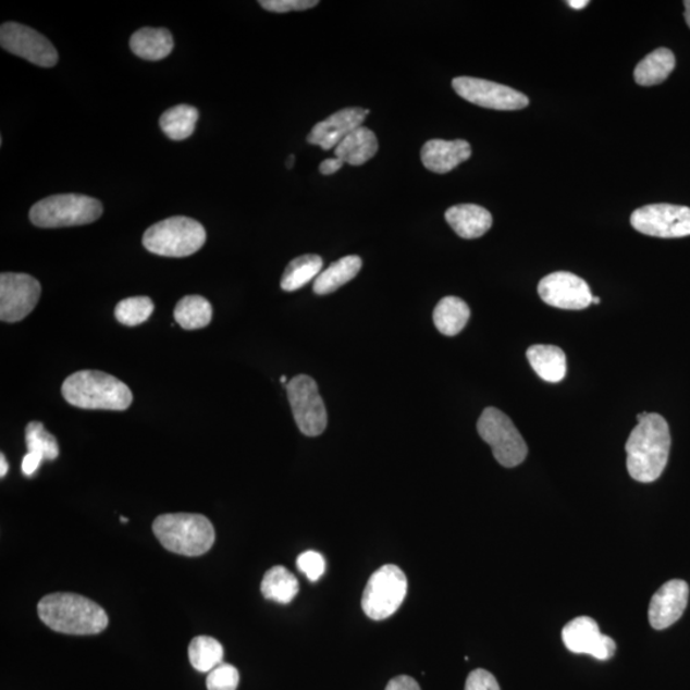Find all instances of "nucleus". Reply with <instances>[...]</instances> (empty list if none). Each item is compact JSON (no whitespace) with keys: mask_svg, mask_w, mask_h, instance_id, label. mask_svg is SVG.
Returning a JSON list of instances; mask_svg holds the SVG:
<instances>
[{"mask_svg":"<svg viewBox=\"0 0 690 690\" xmlns=\"http://www.w3.org/2000/svg\"><path fill=\"white\" fill-rule=\"evenodd\" d=\"M539 295L549 306L562 310H584L592 304V292L582 278L568 271H556L542 279Z\"/></svg>","mask_w":690,"mask_h":690,"instance_id":"14","label":"nucleus"},{"mask_svg":"<svg viewBox=\"0 0 690 690\" xmlns=\"http://www.w3.org/2000/svg\"><path fill=\"white\" fill-rule=\"evenodd\" d=\"M131 50L146 61L164 60L174 48L173 36L167 28H139L130 40Z\"/></svg>","mask_w":690,"mask_h":690,"instance_id":"22","label":"nucleus"},{"mask_svg":"<svg viewBox=\"0 0 690 690\" xmlns=\"http://www.w3.org/2000/svg\"><path fill=\"white\" fill-rule=\"evenodd\" d=\"M527 358L534 372L546 383H560L567 375V357L555 345H532L527 350Z\"/></svg>","mask_w":690,"mask_h":690,"instance_id":"20","label":"nucleus"},{"mask_svg":"<svg viewBox=\"0 0 690 690\" xmlns=\"http://www.w3.org/2000/svg\"><path fill=\"white\" fill-rule=\"evenodd\" d=\"M293 164H295V157H289L288 159V163H286V167H288V169H292Z\"/></svg>","mask_w":690,"mask_h":690,"instance_id":"43","label":"nucleus"},{"mask_svg":"<svg viewBox=\"0 0 690 690\" xmlns=\"http://www.w3.org/2000/svg\"><path fill=\"white\" fill-rule=\"evenodd\" d=\"M637 232L657 238L690 236V209L670 204H655L637 209L630 217Z\"/></svg>","mask_w":690,"mask_h":690,"instance_id":"10","label":"nucleus"},{"mask_svg":"<svg viewBox=\"0 0 690 690\" xmlns=\"http://www.w3.org/2000/svg\"><path fill=\"white\" fill-rule=\"evenodd\" d=\"M447 224L460 238L476 239L486 234L493 226L490 211L475 204L457 205L445 212Z\"/></svg>","mask_w":690,"mask_h":690,"instance_id":"19","label":"nucleus"},{"mask_svg":"<svg viewBox=\"0 0 690 690\" xmlns=\"http://www.w3.org/2000/svg\"><path fill=\"white\" fill-rule=\"evenodd\" d=\"M223 645L215 638L196 637L188 645L189 663L197 671L210 673L214 670L218 665L223 663Z\"/></svg>","mask_w":690,"mask_h":690,"instance_id":"30","label":"nucleus"},{"mask_svg":"<svg viewBox=\"0 0 690 690\" xmlns=\"http://www.w3.org/2000/svg\"><path fill=\"white\" fill-rule=\"evenodd\" d=\"M379 143L377 135L367 127H359L345 137L335 148V158L344 163L359 167L377 156Z\"/></svg>","mask_w":690,"mask_h":690,"instance_id":"21","label":"nucleus"},{"mask_svg":"<svg viewBox=\"0 0 690 690\" xmlns=\"http://www.w3.org/2000/svg\"><path fill=\"white\" fill-rule=\"evenodd\" d=\"M385 690H421V688L414 678L408 677V675H399V677L389 681Z\"/></svg>","mask_w":690,"mask_h":690,"instance_id":"37","label":"nucleus"},{"mask_svg":"<svg viewBox=\"0 0 690 690\" xmlns=\"http://www.w3.org/2000/svg\"><path fill=\"white\" fill-rule=\"evenodd\" d=\"M102 205L97 198L64 194L42 198L30 210L32 223L39 227H64L97 222Z\"/></svg>","mask_w":690,"mask_h":690,"instance_id":"6","label":"nucleus"},{"mask_svg":"<svg viewBox=\"0 0 690 690\" xmlns=\"http://www.w3.org/2000/svg\"><path fill=\"white\" fill-rule=\"evenodd\" d=\"M286 381H288V379H286V377H282L281 378V383L286 385V384H288V383H286Z\"/></svg>","mask_w":690,"mask_h":690,"instance_id":"45","label":"nucleus"},{"mask_svg":"<svg viewBox=\"0 0 690 690\" xmlns=\"http://www.w3.org/2000/svg\"><path fill=\"white\" fill-rule=\"evenodd\" d=\"M453 89L460 98L486 109L520 110L530 104V99L525 94L514 90L509 86L482 78H454Z\"/></svg>","mask_w":690,"mask_h":690,"instance_id":"12","label":"nucleus"},{"mask_svg":"<svg viewBox=\"0 0 690 690\" xmlns=\"http://www.w3.org/2000/svg\"><path fill=\"white\" fill-rule=\"evenodd\" d=\"M207 231L197 220L173 217L153 224L145 232L143 245L149 252L164 257H187L200 251Z\"/></svg>","mask_w":690,"mask_h":690,"instance_id":"5","label":"nucleus"},{"mask_svg":"<svg viewBox=\"0 0 690 690\" xmlns=\"http://www.w3.org/2000/svg\"><path fill=\"white\" fill-rule=\"evenodd\" d=\"M477 431L484 443L493 449L497 464L505 468L522 465L528 454V446L522 435L508 416L494 407L483 410Z\"/></svg>","mask_w":690,"mask_h":690,"instance_id":"7","label":"nucleus"},{"mask_svg":"<svg viewBox=\"0 0 690 690\" xmlns=\"http://www.w3.org/2000/svg\"><path fill=\"white\" fill-rule=\"evenodd\" d=\"M465 690H501L493 674L477 669L468 675Z\"/></svg>","mask_w":690,"mask_h":690,"instance_id":"36","label":"nucleus"},{"mask_svg":"<svg viewBox=\"0 0 690 690\" xmlns=\"http://www.w3.org/2000/svg\"><path fill=\"white\" fill-rule=\"evenodd\" d=\"M152 531L168 552L183 556L207 554L214 545V526L201 514H163L153 520Z\"/></svg>","mask_w":690,"mask_h":690,"instance_id":"4","label":"nucleus"},{"mask_svg":"<svg viewBox=\"0 0 690 690\" xmlns=\"http://www.w3.org/2000/svg\"><path fill=\"white\" fill-rule=\"evenodd\" d=\"M152 299L145 296L130 297L121 300L115 307V319L122 325L137 326L150 319L153 312Z\"/></svg>","mask_w":690,"mask_h":690,"instance_id":"32","label":"nucleus"},{"mask_svg":"<svg viewBox=\"0 0 690 690\" xmlns=\"http://www.w3.org/2000/svg\"><path fill=\"white\" fill-rule=\"evenodd\" d=\"M0 46L9 53L44 69L54 67L60 60L56 47L46 36L16 22H7L0 27Z\"/></svg>","mask_w":690,"mask_h":690,"instance_id":"11","label":"nucleus"},{"mask_svg":"<svg viewBox=\"0 0 690 690\" xmlns=\"http://www.w3.org/2000/svg\"><path fill=\"white\" fill-rule=\"evenodd\" d=\"M299 584L292 572L278 565L263 576L261 582L262 596L275 601L278 604H289L297 596Z\"/></svg>","mask_w":690,"mask_h":690,"instance_id":"27","label":"nucleus"},{"mask_svg":"<svg viewBox=\"0 0 690 690\" xmlns=\"http://www.w3.org/2000/svg\"><path fill=\"white\" fill-rule=\"evenodd\" d=\"M121 522H122V523H127V522H128V519H127V518H124V517H121Z\"/></svg>","mask_w":690,"mask_h":690,"instance_id":"46","label":"nucleus"},{"mask_svg":"<svg viewBox=\"0 0 690 690\" xmlns=\"http://www.w3.org/2000/svg\"><path fill=\"white\" fill-rule=\"evenodd\" d=\"M677 60L670 49L660 48L638 63L634 79L638 85L649 87L663 84L671 75Z\"/></svg>","mask_w":690,"mask_h":690,"instance_id":"24","label":"nucleus"},{"mask_svg":"<svg viewBox=\"0 0 690 690\" xmlns=\"http://www.w3.org/2000/svg\"><path fill=\"white\" fill-rule=\"evenodd\" d=\"M472 156L471 145L465 139L445 141V139H430L423 145L421 160L426 169L438 174L453 171L465 163Z\"/></svg>","mask_w":690,"mask_h":690,"instance_id":"18","label":"nucleus"},{"mask_svg":"<svg viewBox=\"0 0 690 690\" xmlns=\"http://www.w3.org/2000/svg\"><path fill=\"white\" fill-rule=\"evenodd\" d=\"M42 460L44 459L40 455L27 452L24 459H22V473L27 477H32L36 473V471H38Z\"/></svg>","mask_w":690,"mask_h":690,"instance_id":"38","label":"nucleus"},{"mask_svg":"<svg viewBox=\"0 0 690 690\" xmlns=\"http://www.w3.org/2000/svg\"><path fill=\"white\" fill-rule=\"evenodd\" d=\"M239 686V671L231 664L222 663L208 675V690H237Z\"/></svg>","mask_w":690,"mask_h":690,"instance_id":"33","label":"nucleus"},{"mask_svg":"<svg viewBox=\"0 0 690 690\" xmlns=\"http://www.w3.org/2000/svg\"><path fill=\"white\" fill-rule=\"evenodd\" d=\"M565 648L577 655H590L600 661L614 656L616 644L612 637L601 633L596 620L590 616H579L562 631Z\"/></svg>","mask_w":690,"mask_h":690,"instance_id":"15","label":"nucleus"},{"mask_svg":"<svg viewBox=\"0 0 690 690\" xmlns=\"http://www.w3.org/2000/svg\"><path fill=\"white\" fill-rule=\"evenodd\" d=\"M685 7H686V13H685V17L687 21V24L690 28V0H687V2H685Z\"/></svg>","mask_w":690,"mask_h":690,"instance_id":"42","label":"nucleus"},{"mask_svg":"<svg viewBox=\"0 0 690 690\" xmlns=\"http://www.w3.org/2000/svg\"><path fill=\"white\" fill-rule=\"evenodd\" d=\"M25 442L28 453L40 455L44 460H56L60 455V446L54 435L39 421L26 426Z\"/></svg>","mask_w":690,"mask_h":690,"instance_id":"31","label":"nucleus"},{"mask_svg":"<svg viewBox=\"0 0 690 690\" xmlns=\"http://www.w3.org/2000/svg\"><path fill=\"white\" fill-rule=\"evenodd\" d=\"M198 116L200 113L195 107H173L160 116V128L169 138L182 141V139L193 136Z\"/></svg>","mask_w":690,"mask_h":690,"instance_id":"28","label":"nucleus"},{"mask_svg":"<svg viewBox=\"0 0 690 690\" xmlns=\"http://www.w3.org/2000/svg\"><path fill=\"white\" fill-rule=\"evenodd\" d=\"M344 164V161L337 158H333V159H326L324 161H322V163L320 164V173L324 174V175H332L336 172H340L342 167Z\"/></svg>","mask_w":690,"mask_h":690,"instance_id":"39","label":"nucleus"},{"mask_svg":"<svg viewBox=\"0 0 690 690\" xmlns=\"http://www.w3.org/2000/svg\"><path fill=\"white\" fill-rule=\"evenodd\" d=\"M324 261L319 255H304L285 268L281 286L284 292H296L321 274Z\"/></svg>","mask_w":690,"mask_h":690,"instance_id":"26","label":"nucleus"},{"mask_svg":"<svg viewBox=\"0 0 690 690\" xmlns=\"http://www.w3.org/2000/svg\"><path fill=\"white\" fill-rule=\"evenodd\" d=\"M259 4L263 10L286 13L293 11H306L311 10L318 5V0H261Z\"/></svg>","mask_w":690,"mask_h":690,"instance_id":"35","label":"nucleus"},{"mask_svg":"<svg viewBox=\"0 0 690 690\" xmlns=\"http://www.w3.org/2000/svg\"><path fill=\"white\" fill-rule=\"evenodd\" d=\"M471 318V310L464 299L445 297L436 305L434 322L440 333L446 336L458 335Z\"/></svg>","mask_w":690,"mask_h":690,"instance_id":"25","label":"nucleus"},{"mask_svg":"<svg viewBox=\"0 0 690 690\" xmlns=\"http://www.w3.org/2000/svg\"><path fill=\"white\" fill-rule=\"evenodd\" d=\"M689 599V587L680 579L666 582L653 594L649 619L651 627L663 630L677 623L685 614Z\"/></svg>","mask_w":690,"mask_h":690,"instance_id":"17","label":"nucleus"},{"mask_svg":"<svg viewBox=\"0 0 690 690\" xmlns=\"http://www.w3.org/2000/svg\"><path fill=\"white\" fill-rule=\"evenodd\" d=\"M39 618L57 633L94 636L108 627V615L97 602L70 592L50 593L40 600Z\"/></svg>","mask_w":690,"mask_h":690,"instance_id":"2","label":"nucleus"},{"mask_svg":"<svg viewBox=\"0 0 690 690\" xmlns=\"http://www.w3.org/2000/svg\"><path fill=\"white\" fill-rule=\"evenodd\" d=\"M9 472V464H7L4 454H0V477H4Z\"/></svg>","mask_w":690,"mask_h":690,"instance_id":"41","label":"nucleus"},{"mask_svg":"<svg viewBox=\"0 0 690 690\" xmlns=\"http://www.w3.org/2000/svg\"><path fill=\"white\" fill-rule=\"evenodd\" d=\"M369 114V109L344 108L330 115L328 120L315 124L307 136V143L318 145L322 150H335L345 137L362 127L366 115Z\"/></svg>","mask_w":690,"mask_h":690,"instance_id":"16","label":"nucleus"},{"mask_svg":"<svg viewBox=\"0 0 690 690\" xmlns=\"http://www.w3.org/2000/svg\"><path fill=\"white\" fill-rule=\"evenodd\" d=\"M285 387L299 431L308 438L320 436L326 430L328 414L316 381L298 375Z\"/></svg>","mask_w":690,"mask_h":690,"instance_id":"9","label":"nucleus"},{"mask_svg":"<svg viewBox=\"0 0 690 690\" xmlns=\"http://www.w3.org/2000/svg\"><path fill=\"white\" fill-rule=\"evenodd\" d=\"M362 268L361 257L356 255L345 256L332 263L326 270L316 278L313 292L316 295L325 296L340 289L341 286L355 279Z\"/></svg>","mask_w":690,"mask_h":690,"instance_id":"23","label":"nucleus"},{"mask_svg":"<svg viewBox=\"0 0 690 690\" xmlns=\"http://www.w3.org/2000/svg\"><path fill=\"white\" fill-rule=\"evenodd\" d=\"M41 285L28 274L3 273L0 275V320L19 322L27 318L38 306Z\"/></svg>","mask_w":690,"mask_h":690,"instance_id":"13","label":"nucleus"},{"mask_svg":"<svg viewBox=\"0 0 690 690\" xmlns=\"http://www.w3.org/2000/svg\"><path fill=\"white\" fill-rule=\"evenodd\" d=\"M62 395L71 406L83 409L126 410L134 402L123 381L93 370L72 373L62 385Z\"/></svg>","mask_w":690,"mask_h":690,"instance_id":"3","label":"nucleus"},{"mask_svg":"<svg viewBox=\"0 0 690 690\" xmlns=\"http://www.w3.org/2000/svg\"><path fill=\"white\" fill-rule=\"evenodd\" d=\"M637 420L626 444L627 468L631 479L650 483L658 480L669 460L670 429L665 418L657 414L643 412Z\"/></svg>","mask_w":690,"mask_h":690,"instance_id":"1","label":"nucleus"},{"mask_svg":"<svg viewBox=\"0 0 690 690\" xmlns=\"http://www.w3.org/2000/svg\"><path fill=\"white\" fill-rule=\"evenodd\" d=\"M174 319L185 330L207 328L212 319V307L202 296L183 297L174 310Z\"/></svg>","mask_w":690,"mask_h":690,"instance_id":"29","label":"nucleus"},{"mask_svg":"<svg viewBox=\"0 0 690 690\" xmlns=\"http://www.w3.org/2000/svg\"><path fill=\"white\" fill-rule=\"evenodd\" d=\"M568 4L572 10H583L587 5L590 4L589 0H570Z\"/></svg>","mask_w":690,"mask_h":690,"instance_id":"40","label":"nucleus"},{"mask_svg":"<svg viewBox=\"0 0 690 690\" xmlns=\"http://www.w3.org/2000/svg\"><path fill=\"white\" fill-rule=\"evenodd\" d=\"M297 567L299 571H303L308 578V581L316 582L324 576L326 563L324 556L310 550V552H306L298 556Z\"/></svg>","mask_w":690,"mask_h":690,"instance_id":"34","label":"nucleus"},{"mask_svg":"<svg viewBox=\"0 0 690 690\" xmlns=\"http://www.w3.org/2000/svg\"><path fill=\"white\" fill-rule=\"evenodd\" d=\"M407 590L405 572L396 565H384L367 582L362 596L364 613L377 621L391 618L405 601Z\"/></svg>","mask_w":690,"mask_h":690,"instance_id":"8","label":"nucleus"},{"mask_svg":"<svg viewBox=\"0 0 690 690\" xmlns=\"http://www.w3.org/2000/svg\"><path fill=\"white\" fill-rule=\"evenodd\" d=\"M592 304L599 305L600 304V298L599 297H593L592 298Z\"/></svg>","mask_w":690,"mask_h":690,"instance_id":"44","label":"nucleus"}]
</instances>
